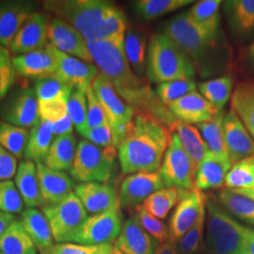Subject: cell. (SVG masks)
<instances>
[{"label": "cell", "instance_id": "1", "mask_svg": "<svg viewBox=\"0 0 254 254\" xmlns=\"http://www.w3.org/2000/svg\"><path fill=\"white\" fill-rule=\"evenodd\" d=\"M125 36L99 42H87L93 64L109 78L119 95L136 111L148 113L174 132L179 122L143 77L136 74L127 62Z\"/></svg>", "mask_w": 254, "mask_h": 254}, {"label": "cell", "instance_id": "2", "mask_svg": "<svg viewBox=\"0 0 254 254\" xmlns=\"http://www.w3.org/2000/svg\"><path fill=\"white\" fill-rule=\"evenodd\" d=\"M170 138V131L162 123L148 113L136 111L118 147L123 173H155L161 167Z\"/></svg>", "mask_w": 254, "mask_h": 254}, {"label": "cell", "instance_id": "3", "mask_svg": "<svg viewBox=\"0 0 254 254\" xmlns=\"http://www.w3.org/2000/svg\"><path fill=\"white\" fill-rule=\"evenodd\" d=\"M46 11L74 27L87 42L111 40L126 35L127 21L124 11L104 0H50Z\"/></svg>", "mask_w": 254, "mask_h": 254}, {"label": "cell", "instance_id": "4", "mask_svg": "<svg viewBox=\"0 0 254 254\" xmlns=\"http://www.w3.org/2000/svg\"><path fill=\"white\" fill-rule=\"evenodd\" d=\"M147 49L146 73L150 81L161 84L195 75L196 69L189 56L169 37L154 34Z\"/></svg>", "mask_w": 254, "mask_h": 254}, {"label": "cell", "instance_id": "5", "mask_svg": "<svg viewBox=\"0 0 254 254\" xmlns=\"http://www.w3.org/2000/svg\"><path fill=\"white\" fill-rule=\"evenodd\" d=\"M164 35L189 56L197 71L207 74V63L213 50L217 47L218 39L209 36L191 20L188 10L181 12L168 21L163 27Z\"/></svg>", "mask_w": 254, "mask_h": 254}, {"label": "cell", "instance_id": "6", "mask_svg": "<svg viewBox=\"0 0 254 254\" xmlns=\"http://www.w3.org/2000/svg\"><path fill=\"white\" fill-rule=\"evenodd\" d=\"M207 241L213 254H242L251 228L231 217L214 200H206Z\"/></svg>", "mask_w": 254, "mask_h": 254}, {"label": "cell", "instance_id": "7", "mask_svg": "<svg viewBox=\"0 0 254 254\" xmlns=\"http://www.w3.org/2000/svg\"><path fill=\"white\" fill-rule=\"evenodd\" d=\"M116 155L114 146L101 147L82 139L70 170L71 176L80 183H106L111 176Z\"/></svg>", "mask_w": 254, "mask_h": 254}, {"label": "cell", "instance_id": "8", "mask_svg": "<svg viewBox=\"0 0 254 254\" xmlns=\"http://www.w3.org/2000/svg\"><path fill=\"white\" fill-rule=\"evenodd\" d=\"M91 88L107 114L113 136V146L118 149L136 110L119 95L109 78L100 72Z\"/></svg>", "mask_w": 254, "mask_h": 254}, {"label": "cell", "instance_id": "9", "mask_svg": "<svg viewBox=\"0 0 254 254\" xmlns=\"http://www.w3.org/2000/svg\"><path fill=\"white\" fill-rule=\"evenodd\" d=\"M43 213L57 243L71 242L88 218V212L74 192L59 203L43 206Z\"/></svg>", "mask_w": 254, "mask_h": 254}, {"label": "cell", "instance_id": "10", "mask_svg": "<svg viewBox=\"0 0 254 254\" xmlns=\"http://www.w3.org/2000/svg\"><path fill=\"white\" fill-rule=\"evenodd\" d=\"M159 173L168 188L179 190H191L195 188V174L190 158L175 132L171 135Z\"/></svg>", "mask_w": 254, "mask_h": 254}, {"label": "cell", "instance_id": "11", "mask_svg": "<svg viewBox=\"0 0 254 254\" xmlns=\"http://www.w3.org/2000/svg\"><path fill=\"white\" fill-rule=\"evenodd\" d=\"M120 207L88 217L72 239V243L97 246L112 244L122 230Z\"/></svg>", "mask_w": 254, "mask_h": 254}, {"label": "cell", "instance_id": "12", "mask_svg": "<svg viewBox=\"0 0 254 254\" xmlns=\"http://www.w3.org/2000/svg\"><path fill=\"white\" fill-rule=\"evenodd\" d=\"M35 91L30 88H20L11 92L0 106V116L15 127L27 128L40 123L39 103Z\"/></svg>", "mask_w": 254, "mask_h": 254}, {"label": "cell", "instance_id": "13", "mask_svg": "<svg viewBox=\"0 0 254 254\" xmlns=\"http://www.w3.org/2000/svg\"><path fill=\"white\" fill-rule=\"evenodd\" d=\"M206 208V198L201 191L194 188L191 190H181L179 203L170 221V238L177 244Z\"/></svg>", "mask_w": 254, "mask_h": 254}, {"label": "cell", "instance_id": "14", "mask_svg": "<svg viewBox=\"0 0 254 254\" xmlns=\"http://www.w3.org/2000/svg\"><path fill=\"white\" fill-rule=\"evenodd\" d=\"M47 36L50 44L61 52L93 64L87 41L74 27L63 19L55 16L48 21Z\"/></svg>", "mask_w": 254, "mask_h": 254}, {"label": "cell", "instance_id": "15", "mask_svg": "<svg viewBox=\"0 0 254 254\" xmlns=\"http://www.w3.org/2000/svg\"><path fill=\"white\" fill-rule=\"evenodd\" d=\"M165 183L159 173H137L130 174L122 183L119 203L120 207L130 208L142 205L154 192L165 189Z\"/></svg>", "mask_w": 254, "mask_h": 254}, {"label": "cell", "instance_id": "16", "mask_svg": "<svg viewBox=\"0 0 254 254\" xmlns=\"http://www.w3.org/2000/svg\"><path fill=\"white\" fill-rule=\"evenodd\" d=\"M54 52L57 59V71L55 74L73 89L86 94L99 73L96 65L64 54L55 46Z\"/></svg>", "mask_w": 254, "mask_h": 254}, {"label": "cell", "instance_id": "17", "mask_svg": "<svg viewBox=\"0 0 254 254\" xmlns=\"http://www.w3.org/2000/svg\"><path fill=\"white\" fill-rule=\"evenodd\" d=\"M223 131L228 154L233 165L254 156V136L232 109L225 113Z\"/></svg>", "mask_w": 254, "mask_h": 254}, {"label": "cell", "instance_id": "18", "mask_svg": "<svg viewBox=\"0 0 254 254\" xmlns=\"http://www.w3.org/2000/svg\"><path fill=\"white\" fill-rule=\"evenodd\" d=\"M29 1H0V45L9 47L21 27L35 13Z\"/></svg>", "mask_w": 254, "mask_h": 254}, {"label": "cell", "instance_id": "19", "mask_svg": "<svg viewBox=\"0 0 254 254\" xmlns=\"http://www.w3.org/2000/svg\"><path fill=\"white\" fill-rule=\"evenodd\" d=\"M48 22L43 12H35L21 27L12 40L9 50L11 53L27 54L46 47L47 45Z\"/></svg>", "mask_w": 254, "mask_h": 254}, {"label": "cell", "instance_id": "20", "mask_svg": "<svg viewBox=\"0 0 254 254\" xmlns=\"http://www.w3.org/2000/svg\"><path fill=\"white\" fill-rule=\"evenodd\" d=\"M74 193L92 215L120 207L116 190L106 183H80L74 187Z\"/></svg>", "mask_w": 254, "mask_h": 254}, {"label": "cell", "instance_id": "21", "mask_svg": "<svg viewBox=\"0 0 254 254\" xmlns=\"http://www.w3.org/2000/svg\"><path fill=\"white\" fill-rule=\"evenodd\" d=\"M12 62L16 72L27 78H43L54 74L57 71L54 46L51 44L36 51L15 56Z\"/></svg>", "mask_w": 254, "mask_h": 254}, {"label": "cell", "instance_id": "22", "mask_svg": "<svg viewBox=\"0 0 254 254\" xmlns=\"http://www.w3.org/2000/svg\"><path fill=\"white\" fill-rule=\"evenodd\" d=\"M158 242L141 226L136 215L122 226L115 248L124 254H154Z\"/></svg>", "mask_w": 254, "mask_h": 254}, {"label": "cell", "instance_id": "23", "mask_svg": "<svg viewBox=\"0 0 254 254\" xmlns=\"http://www.w3.org/2000/svg\"><path fill=\"white\" fill-rule=\"evenodd\" d=\"M40 190L45 205L59 203L73 193V179L63 171H56L43 163H37Z\"/></svg>", "mask_w": 254, "mask_h": 254}, {"label": "cell", "instance_id": "24", "mask_svg": "<svg viewBox=\"0 0 254 254\" xmlns=\"http://www.w3.org/2000/svg\"><path fill=\"white\" fill-rule=\"evenodd\" d=\"M169 109L179 123L187 125H198L207 122L218 112L197 91L174 102Z\"/></svg>", "mask_w": 254, "mask_h": 254}, {"label": "cell", "instance_id": "25", "mask_svg": "<svg viewBox=\"0 0 254 254\" xmlns=\"http://www.w3.org/2000/svg\"><path fill=\"white\" fill-rule=\"evenodd\" d=\"M232 167L233 163L228 156L208 153L195 175V188L200 191L221 188Z\"/></svg>", "mask_w": 254, "mask_h": 254}, {"label": "cell", "instance_id": "26", "mask_svg": "<svg viewBox=\"0 0 254 254\" xmlns=\"http://www.w3.org/2000/svg\"><path fill=\"white\" fill-rule=\"evenodd\" d=\"M223 10L232 33L240 39L254 33V0H229Z\"/></svg>", "mask_w": 254, "mask_h": 254}, {"label": "cell", "instance_id": "27", "mask_svg": "<svg viewBox=\"0 0 254 254\" xmlns=\"http://www.w3.org/2000/svg\"><path fill=\"white\" fill-rule=\"evenodd\" d=\"M15 186L27 208L45 206L39 186L37 166L33 161L24 160L19 164Z\"/></svg>", "mask_w": 254, "mask_h": 254}, {"label": "cell", "instance_id": "28", "mask_svg": "<svg viewBox=\"0 0 254 254\" xmlns=\"http://www.w3.org/2000/svg\"><path fill=\"white\" fill-rule=\"evenodd\" d=\"M20 222L40 253L54 245V237L44 213L35 208H27L21 214Z\"/></svg>", "mask_w": 254, "mask_h": 254}, {"label": "cell", "instance_id": "29", "mask_svg": "<svg viewBox=\"0 0 254 254\" xmlns=\"http://www.w3.org/2000/svg\"><path fill=\"white\" fill-rule=\"evenodd\" d=\"M231 109L254 136V81L237 83L231 96Z\"/></svg>", "mask_w": 254, "mask_h": 254}, {"label": "cell", "instance_id": "30", "mask_svg": "<svg viewBox=\"0 0 254 254\" xmlns=\"http://www.w3.org/2000/svg\"><path fill=\"white\" fill-rule=\"evenodd\" d=\"M77 150L73 134L56 137L49 148L43 164L56 171L71 170Z\"/></svg>", "mask_w": 254, "mask_h": 254}, {"label": "cell", "instance_id": "31", "mask_svg": "<svg viewBox=\"0 0 254 254\" xmlns=\"http://www.w3.org/2000/svg\"><path fill=\"white\" fill-rule=\"evenodd\" d=\"M219 0H202L195 4L188 10L191 20L206 32L209 36L218 39L220 24V6Z\"/></svg>", "mask_w": 254, "mask_h": 254}, {"label": "cell", "instance_id": "32", "mask_svg": "<svg viewBox=\"0 0 254 254\" xmlns=\"http://www.w3.org/2000/svg\"><path fill=\"white\" fill-rule=\"evenodd\" d=\"M175 133L179 136L184 150L190 158L194 174L196 175L200 163L208 154L207 145L198 128L194 126L179 123L175 128Z\"/></svg>", "mask_w": 254, "mask_h": 254}, {"label": "cell", "instance_id": "33", "mask_svg": "<svg viewBox=\"0 0 254 254\" xmlns=\"http://www.w3.org/2000/svg\"><path fill=\"white\" fill-rule=\"evenodd\" d=\"M54 136L53 123L41 120L30 131L24 156L27 160L43 163Z\"/></svg>", "mask_w": 254, "mask_h": 254}, {"label": "cell", "instance_id": "34", "mask_svg": "<svg viewBox=\"0 0 254 254\" xmlns=\"http://www.w3.org/2000/svg\"><path fill=\"white\" fill-rule=\"evenodd\" d=\"M37 250L18 219L13 221L0 236V253L2 254H38Z\"/></svg>", "mask_w": 254, "mask_h": 254}, {"label": "cell", "instance_id": "35", "mask_svg": "<svg viewBox=\"0 0 254 254\" xmlns=\"http://www.w3.org/2000/svg\"><path fill=\"white\" fill-rule=\"evenodd\" d=\"M225 113L226 112L224 110L218 111L211 120L198 124L196 127L205 141L209 153L229 157L223 131V120Z\"/></svg>", "mask_w": 254, "mask_h": 254}, {"label": "cell", "instance_id": "36", "mask_svg": "<svg viewBox=\"0 0 254 254\" xmlns=\"http://www.w3.org/2000/svg\"><path fill=\"white\" fill-rule=\"evenodd\" d=\"M200 94L217 109L221 111L227 105L234 91V80L231 76L224 75L215 79L201 82L199 85Z\"/></svg>", "mask_w": 254, "mask_h": 254}, {"label": "cell", "instance_id": "37", "mask_svg": "<svg viewBox=\"0 0 254 254\" xmlns=\"http://www.w3.org/2000/svg\"><path fill=\"white\" fill-rule=\"evenodd\" d=\"M218 202L234 216L254 225V200L245 195L226 189L219 191Z\"/></svg>", "mask_w": 254, "mask_h": 254}, {"label": "cell", "instance_id": "38", "mask_svg": "<svg viewBox=\"0 0 254 254\" xmlns=\"http://www.w3.org/2000/svg\"><path fill=\"white\" fill-rule=\"evenodd\" d=\"M125 53L127 62L135 73L143 77L146 71L145 37L137 30L130 29L125 35Z\"/></svg>", "mask_w": 254, "mask_h": 254}, {"label": "cell", "instance_id": "39", "mask_svg": "<svg viewBox=\"0 0 254 254\" xmlns=\"http://www.w3.org/2000/svg\"><path fill=\"white\" fill-rule=\"evenodd\" d=\"M195 1L191 0H139L135 2L138 16L145 21H152L178 9H183Z\"/></svg>", "mask_w": 254, "mask_h": 254}, {"label": "cell", "instance_id": "40", "mask_svg": "<svg viewBox=\"0 0 254 254\" xmlns=\"http://www.w3.org/2000/svg\"><path fill=\"white\" fill-rule=\"evenodd\" d=\"M29 134L27 128L0 121V145L17 158L24 156Z\"/></svg>", "mask_w": 254, "mask_h": 254}, {"label": "cell", "instance_id": "41", "mask_svg": "<svg viewBox=\"0 0 254 254\" xmlns=\"http://www.w3.org/2000/svg\"><path fill=\"white\" fill-rule=\"evenodd\" d=\"M181 190L167 188L154 192L143 202L142 206L155 218L165 219L169 212L180 200Z\"/></svg>", "mask_w": 254, "mask_h": 254}, {"label": "cell", "instance_id": "42", "mask_svg": "<svg viewBox=\"0 0 254 254\" xmlns=\"http://www.w3.org/2000/svg\"><path fill=\"white\" fill-rule=\"evenodd\" d=\"M73 89V87L62 80L55 73L39 78L34 85V91L38 102L52 100L56 98H65L68 100Z\"/></svg>", "mask_w": 254, "mask_h": 254}, {"label": "cell", "instance_id": "43", "mask_svg": "<svg viewBox=\"0 0 254 254\" xmlns=\"http://www.w3.org/2000/svg\"><path fill=\"white\" fill-rule=\"evenodd\" d=\"M230 190H252L254 187V155L234 164L225 184Z\"/></svg>", "mask_w": 254, "mask_h": 254}, {"label": "cell", "instance_id": "44", "mask_svg": "<svg viewBox=\"0 0 254 254\" xmlns=\"http://www.w3.org/2000/svg\"><path fill=\"white\" fill-rule=\"evenodd\" d=\"M196 91L197 84L193 78L165 82L159 84L155 89L157 96L168 109L174 102Z\"/></svg>", "mask_w": 254, "mask_h": 254}, {"label": "cell", "instance_id": "45", "mask_svg": "<svg viewBox=\"0 0 254 254\" xmlns=\"http://www.w3.org/2000/svg\"><path fill=\"white\" fill-rule=\"evenodd\" d=\"M67 113L73 121L76 131L81 135L87 130L88 102L84 92L73 89L67 100Z\"/></svg>", "mask_w": 254, "mask_h": 254}, {"label": "cell", "instance_id": "46", "mask_svg": "<svg viewBox=\"0 0 254 254\" xmlns=\"http://www.w3.org/2000/svg\"><path fill=\"white\" fill-rule=\"evenodd\" d=\"M115 250L112 244L89 246L66 242L56 243L41 254H111Z\"/></svg>", "mask_w": 254, "mask_h": 254}, {"label": "cell", "instance_id": "47", "mask_svg": "<svg viewBox=\"0 0 254 254\" xmlns=\"http://www.w3.org/2000/svg\"><path fill=\"white\" fill-rule=\"evenodd\" d=\"M24 201L15 184L10 180L0 182V211L11 215L22 214Z\"/></svg>", "mask_w": 254, "mask_h": 254}, {"label": "cell", "instance_id": "48", "mask_svg": "<svg viewBox=\"0 0 254 254\" xmlns=\"http://www.w3.org/2000/svg\"><path fill=\"white\" fill-rule=\"evenodd\" d=\"M136 215L141 226L158 243L162 244L171 239L169 228L159 218L151 215L142 205L136 207Z\"/></svg>", "mask_w": 254, "mask_h": 254}, {"label": "cell", "instance_id": "49", "mask_svg": "<svg viewBox=\"0 0 254 254\" xmlns=\"http://www.w3.org/2000/svg\"><path fill=\"white\" fill-rule=\"evenodd\" d=\"M206 218V208L200 213L195 224L190 229V231L183 236L181 240L177 243V251L179 254H194L200 247L203 228Z\"/></svg>", "mask_w": 254, "mask_h": 254}, {"label": "cell", "instance_id": "50", "mask_svg": "<svg viewBox=\"0 0 254 254\" xmlns=\"http://www.w3.org/2000/svg\"><path fill=\"white\" fill-rule=\"evenodd\" d=\"M15 72L9 50L0 45V102L7 96L15 81Z\"/></svg>", "mask_w": 254, "mask_h": 254}, {"label": "cell", "instance_id": "51", "mask_svg": "<svg viewBox=\"0 0 254 254\" xmlns=\"http://www.w3.org/2000/svg\"><path fill=\"white\" fill-rule=\"evenodd\" d=\"M39 113L40 118L43 121L50 123L58 122L67 115V99L56 98L52 100L40 101Z\"/></svg>", "mask_w": 254, "mask_h": 254}, {"label": "cell", "instance_id": "52", "mask_svg": "<svg viewBox=\"0 0 254 254\" xmlns=\"http://www.w3.org/2000/svg\"><path fill=\"white\" fill-rule=\"evenodd\" d=\"M88 102V115H87V129L101 127L105 124H109L107 114L103 109L100 102L96 98L94 92L91 88L86 93Z\"/></svg>", "mask_w": 254, "mask_h": 254}, {"label": "cell", "instance_id": "53", "mask_svg": "<svg viewBox=\"0 0 254 254\" xmlns=\"http://www.w3.org/2000/svg\"><path fill=\"white\" fill-rule=\"evenodd\" d=\"M81 136L95 145L101 147L113 146V136L109 124H105L101 127L87 129L85 132L82 133Z\"/></svg>", "mask_w": 254, "mask_h": 254}, {"label": "cell", "instance_id": "54", "mask_svg": "<svg viewBox=\"0 0 254 254\" xmlns=\"http://www.w3.org/2000/svg\"><path fill=\"white\" fill-rule=\"evenodd\" d=\"M17 159L0 145V182L12 178L17 172Z\"/></svg>", "mask_w": 254, "mask_h": 254}, {"label": "cell", "instance_id": "55", "mask_svg": "<svg viewBox=\"0 0 254 254\" xmlns=\"http://www.w3.org/2000/svg\"><path fill=\"white\" fill-rule=\"evenodd\" d=\"M73 124L72 119L67 114L64 118L53 123V132L56 137L73 134Z\"/></svg>", "mask_w": 254, "mask_h": 254}, {"label": "cell", "instance_id": "56", "mask_svg": "<svg viewBox=\"0 0 254 254\" xmlns=\"http://www.w3.org/2000/svg\"><path fill=\"white\" fill-rule=\"evenodd\" d=\"M154 254H179L177 251V244H175L171 239L157 246Z\"/></svg>", "mask_w": 254, "mask_h": 254}, {"label": "cell", "instance_id": "57", "mask_svg": "<svg viewBox=\"0 0 254 254\" xmlns=\"http://www.w3.org/2000/svg\"><path fill=\"white\" fill-rule=\"evenodd\" d=\"M16 219L17 218H15L14 215L0 211V236H2L4 232L10 226V224Z\"/></svg>", "mask_w": 254, "mask_h": 254}, {"label": "cell", "instance_id": "58", "mask_svg": "<svg viewBox=\"0 0 254 254\" xmlns=\"http://www.w3.org/2000/svg\"><path fill=\"white\" fill-rule=\"evenodd\" d=\"M242 254H254V230L250 229L246 238L245 244Z\"/></svg>", "mask_w": 254, "mask_h": 254}, {"label": "cell", "instance_id": "59", "mask_svg": "<svg viewBox=\"0 0 254 254\" xmlns=\"http://www.w3.org/2000/svg\"><path fill=\"white\" fill-rule=\"evenodd\" d=\"M248 60H249L250 64L253 67H254V42L249 47V50H248Z\"/></svg>", "mask_w": 254, "mask_h": 254}, {"label": "cell", "instance_id": "60", "mask_svg": "<svg viewBox=\"0 0 254 254\" xmlns=\"http://www.w3.org/2000/svg\"><path fill=\"white\" fill-rule=\"evenodd\" d=\"M237 191L243 195H245L247 197H250L254 200V190H234Z\"/></svg>", "mask_w": 254, "mask_h": 254}, {"label": "cell", "instance_id": "61", "mask_svg": "<svg viewBox=\"0 0 254 254\" xmlns=\"http://www.w3.org/2000/svg\"><path fill=\"white\" fill-rule=\"evenodd\" d=\"M122 254V253H121V252H119L118 250H117V249H116V248H115V250H114V252H113V253H112V254Z\"/></svg>", "mask_w": 254, "mask_h": 254}, {"label": "cell", "instance_id": "62", "mask_svg": "<svg viewBox=\"0 0 254 254\" xmlns=\"http://www.w3.org/2000/svg\"><path fill=\"white\" fill-rule=\"evenodd\" d=\"M252 190H254V189H252Z\"/></svg>", "mask_w": 254, "mask_h": 254}, {"label": "cell", "instance_id": "63", "mask_svg": "<svg viewBox=\"0 0 254 254\" xmlns=\"http://www.w3.org/2000/svg\"><path fill=\"white\" fill-rule=\"evenodd\" d=\"M0 254H1V253H0Z\"/></svg>", "mask_w": 254, "mask_h": 254}, {"label": "cell", "instance_id": "64", "mask_svg": "<svg viewBox=\"0 0 254 254\" xmlns=\"http://www.w3.org/2000/svg\"></svg>", "mask_w": 254, "mask_h": 254}]
</instances>
